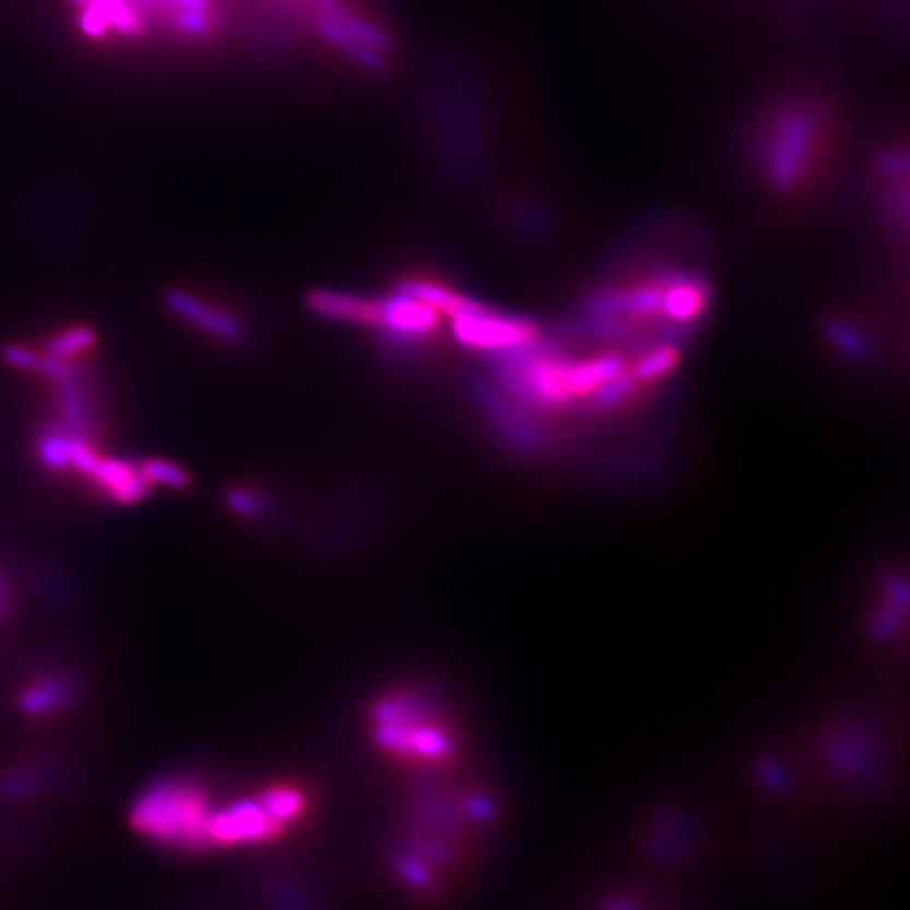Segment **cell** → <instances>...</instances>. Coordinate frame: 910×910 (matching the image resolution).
Listing matches in <instances>:
<instances>
[{
    "mask_svg": "<svg viewBox=\"0 0 910 910\" xmlns=\"http://www.w3.org/2000/svg\"><path fill=\"white\" fill-rule=\"evenodd\" d=\"M832 115L820 95L791 91L780 95L757 122L755 163L778 192H796L823 172L830 147Z\"/></svg>",
    "mask_w": 910,
    "mask_h": 910,
    "instance_id": "cell-1",
    "label": "cell"
},
{
    "mask_svg": "<svg viewBox=\"0 0 910 910\" xmlns=\"http://www.w3.org/2000/svg\"><path fill=\"white\" fill-rule=\"evenodd\" d=\"M626 371L619 354H592L569 358L544 351L540 344L501 358L504 386L512 397L540 410L574 405L596 407L603 392Z\"/></svg>",
    "mask_w": 910,
    "mask_h": 910,
    "instance_id": "cell-2",
    "label": "cell"
},
{
    "mask_svg": "<svg viewBox=\"0 0 910 910\" xmlns=\"http://www.w3.org/2000/svg\"><path fill=\"white\" fill-rule=\"evenodd\" d=\"M206 805L203 794L190 784L167 782L156 787L135 805L138 830L161 841L205 843Z\"/></svg>",
    "mask_w": 910,
    "mask_h": 910,
    "instance_id": "cell-3",
    "label": "cell"
},
{
    "mask_svg": "<svg viewBox=\"0 0 910 910\" xmlns=\"http://www.w3.org/2000/svg\"><path fill=\"white\" fill-rule=\"evenodd\" d=\"M449 319L456 340L474 353L506 358L542 342V329L533 321L474 304L466 297Z\"/></svg>",
    "mask_w": 910,
    "mask_h": 910,
    "instance_id": "cell-4",
    "label": "cell"
},
{
    "mask_svg": "<svg viewBox=\"0 0 910 910\" xmlns=\"http://www.w3.org/2000/svg\"><path fill=\"white\" fill-rule=\"evenodd\" d=\"M283 824L276 823L264 805L258 803H238L233 807L209 814L205 826L206 841L213 843H247V841H268L281 832Z\"/></svg>",
    "mask_w": 910,
    "mask_h": 910,
    "instance_id": "cell-5",
    "label": "cell"
},
{
    "mask_svg": "<svg viewBox=\"0 0 910 910\" xmlns=\"http://www.w3.org/2000/svg\"><path fill=\"white\" fill-rule=\"evenodd\" d=\"M708 308V287L700 276L671 272L662 292V323L692 327Z\"/></svg>",
    "mask_w": 910,
    "mask_h": 910,
    "instance_id": "cell-6",
    "label": "cell"
},
{
    "mask_svg": "<svg viewBox=\"0 0 910 910\" xmlns=\"http://www.w3.org/2000/svg\"><path fill=\"white\" fill-rule=\"evenodd\" d=\"M167 304L179 319L199 327L203 333H209L217 340L238 342L243 338V324L236 321L226 310L213 308L211 304L201 302L199 297L186 292H169Z\"/></svg>",
    "mask_w": 910,
    "mask_h": 910,
    "instance_id": "cell-7",
    "label": "cell"
},
{
    "mask_svg": "<svg viewBox=\"0 0 910 910\" xmlns=\"http://www.w3.org/2000/svg\"><path fill=\"white\" fill-rule=\"evenodd\" d=\"M83 474H87L88 478L97 483L99 489H104L108 496L122 504H133L144 498L147 492V481L142 476V472L131 469L120 460L99 458L97 453Z\"/></svg>",
    "mask_w": 910,
    "mask_h": 910,
    "instance_id": "cell-8",
    "label": "cell"
},
{
    "mask_svg": "<svg viewBox=\"0 0 910 910\" xmlns=\"http://www.w3.org/2000/svg\"><path fill=\"white\" fill-rule=\"evenodd\" d=\"M308 306L321 317L346 321V323L371 324L374 312H376V299H365L358 295L329 292V289L308 295Z\"/></svg>",
    "mask_w": 910,
    "mask_h": 910,
    "instance_id": "cell-9",
    "label": "cell"
},
{
    "mask_svg": "<svg viewBox=\"0 0 910 910\" xmlns=\"http://www.w3.org/2000/svg\"><path fill=\"white\" fill-rule=\"evenodd\" d=\"M676 363H678V351L675 344L662 342L641 354L637 363L630 367V374L641 386H649L671 376L675 371Z\"/></svg>",
    "mask_w": 910,
    "mask_h": 910,
    "instance_id": "cell-10",
    "label": "cell"
},
{
    "mask_svg": "<svg viewBox=\"0 0 910 910\" xmlns=\"http://www.w3.org/2000/svg\"><path fill=\"white\" fill-rule=\"evenodd\" d=\"M264 805L265 812L276 820V823L285 824L294 820L295 816L302 814L304 809V794L289 787H281V789H272L262 796L260 801Z\"/></svg>",
    "mask_w": 910,
    "mask_h": 910,
    "instance_id": "cell-11",
    "label": "cell"
},
{
    "mask_svg": "<svg viewBox=\"0 0 910 910\" xmlns=\"http://www.w3.org/2000/svg\"><path fill=\"white\" fill-rule=\"evenodd\" d=\"M63 700V687L54 681L36 683L20 698V706L28 712H45Z\"/></svg>",
    "mask_w": 910,
    "mask_h": 910,
    "instance_id": "cell-12",
    "label": "cell"
},
{
    "mask_svg": "<svg viewBox=\"0 0 910 910\" xmlns=\"http://www.w3.org/2000/svg\"><path fill=\"white\" fill-rule=\"evenodd\" d=\"M142 476L146 478L147 483H156V485H165L172 489H184L188 487V474L181 469H177L176 464L163 462V460H146L142 464Z\"/></svg>",
    "mask_w": 910,
    "mask_h": 910,
    "instance_id": "cell-13",
    "label": "cell"
},
{
    "mask_svg": "<svg viewBox=\"0 0 910 910\" xmlns=\"http://www.w3.org/2000/svg\"><path fill=\"white\" fill-rule=\"evenodd\" d=\"M88 342H91V333L87 329H72L49 344V353H51L49 356H56V358L72 356L79 351H85Z\"/></svg>",
    "mask_w": 910,
    "mask_h": 910,
    "instance_id": "cell-14",
    "label": "cell"
}]
</instances>
